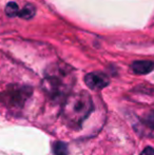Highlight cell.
Wrapping results in <instances>:
<instances>
[{
    "instance_id": "9",
    "label": "cell",
    "mask_w": 154,
    "mask_h": 155,
    "mask_svg": "<svg viewBox=\"0 0 154 155\" xmlns=\"http://www.w3.org/2000/svg\"><path fill=\"white\" fill-rule=\"evenodd\" d=\"M140 155H154V149L151 147H147Z\"/></svg>"
},
{
    "instance_id": "4",
    "label": "cell",
    "mask_w": 154,
    "mask_h": 155,
    "mask_svg": "<svg viewBox=\"0 0 154 155\" xmlns=\"http://www.w3.org/2000/svg\"><path fill=\"white\" fill-rule=\"evenodd\" d=\"M84 82L92 90H101L110 84V80L103 73L93 72L87 74L84 77Z\"/></svg>"
},
{
    "instance_id": "1",
    "label": "cell",
    "mask_w": 154,
    "mask_h": 155,
    "mask_svg": "<svg viewBox=\"0 0 154 155\" xmlns=\"http://www.w3.org/2000/svg\"><path fill=\"white\" fill-rule=\"evenodd\" d=\"M92 111L93 101L91 96L87 92H79L70 95L67 98L62 114L69 126L78 128Z\"/></svg>"
},
{
    "instance_id": "6",
    "label": "cell",
    "mask_w": 154,
    "mask_h": 155,
    "mask_svg": "<svg viewBox=\"0 0 154 155\" xmlns=\"http://www.w3.org/2000/svg\"><path fill=\"white\" fill-rule=\"evenodd\" d=\"M35 13H36L35 6H34L33 4H27L22 10H20L18 16L22 19H27V20H29V19L33 18L34 15H35Z\"/></svg>"
},
{
    "instance_id": "7",
    "label": "cell",
    "mask_w": 154,
    "mask_h": 155,
    "mask_svg": "<svg viewBox=\"0 0 154 155\" xmlns=\"http://www.w3.org/2000/svg\"><path fill=\"white\" fill-rule=\"evenodd\" d=\"M53 151L55 155H68V145L64 141H56L54 143Z\"/></svg>"
},
{
    "instance_id": "8",
    "label": "cell",
    "mask_w": 154,
    "mask_h": 155,
    "mask_svg": "<svg viewBox=\"0 0 154 155\" xmlns=\"http://www.w3.org/2000/svg\"><path fill=\"white\" fill-rule=\"evenodd\" d=\"M19 12H20V10H19L18 4H17L16 2H8V3L6 4L5 13L8 16H10V17L18 16Z\"/></svg>"
},
{
    "instance_id": "2",
    "label": "cell",
    "mask_w": 154,
    "mask_h": 155,
    "mask_svg": "<svg viewBox=\"0 0 154 155\" xmlns=\"http://www.w3.org/2000/svg\"><path fill=\"white\" fill-rule=\"evenodd\" d=\"M69 74L66 71L56 69L45 75L41 82V88L48 97L53 101H59L66 97L71 89L69 82Z\"/></svg>"
},
{
    "instance_id": "3",
    "label": "cell",
    "mask_w": 154,
    "mask_h": 155,
    "mask_svg": "<svg viewBox=\"0 0 154 155\" xmlns=\"http://www.w3.org/2000/svg\"><path fill=\"white\" fill-rule=\"evenodd\" d=\"M33 93V89L29 86H11L4 92L0 93V104L13 110L23 108Z\"/></svg>"
},
{
    "instance_id": "5",
    "label": "cell",
    "mask_w": 154,
    "mask_h": 155,
    "mask_svg": "<svg viewBox=\"0 0 154 155\" xmlns=\"http://www.w3.org/2000/svg\"><path fill=\"white\" fill-rule=\"evenodd\" d=\"M132 71L138 75H145L154 70V62L150 60H137L131 64Z\"/></svg>"
}]
</instances>
